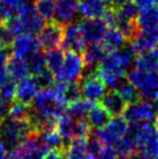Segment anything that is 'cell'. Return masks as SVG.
I'll list each match as a JSON object with an SVG mask.
<instances>
[{
	"mask_svg": "<svg viewBox=\"0 0 158 159\" xmlns=\"http://www.w3.org/2000/svg\"><path fill=\"white\" fill-rule=\"evenodd\" d=\"M134 2L136 4V6L138 7L140 11H143V9L150 8L155 6V0H134Z\"/></svg>",
	"mask_w": 158,
	"mask_h": 159,
	"instance_id": "60d3db41",
	"label": "cell"
},
{
	"mask_svg": "<svg viewBox=\"0 0 158 159\" xmlns=\"http://www.w3.org/2000/svg\"><path fill=\"white\" fill-rule=\"evenodd\" d=\"M13 40L14 37L6 29V27L0 26V48H9Z\"/></svg>",
	"mask_w": 158,
	"mask_h": 159,
	"instance_id": "8d00e7d4",
	"label": "cell"
},
{
	"mask_svg": "<svg viewBox=\"0 0 158 159\" xmlns=\"http://www.w3.org/2000/svg\"><path fill=\"white\" fill-rule=\"evenodd\" d=\"M80 93L91 102L100 101L106 94V84L97 71H90L80 79Z\"/></svg>",
	"mask_w": 158,
	"mask_h": 159,
	"instance_id": "52a82bcc",
	"label": "cell"
},
{
	"mask_svg": "<svg viewBox=\"0 0 158 159\" xmlns=\"http://www.w3.org/2000/svg\"><path fill=\"white\" fill-rule=\"evenodd\" d=\"M137 52L132 44H124L121 49L109 52L98 66V75L104 80L106 86L116 89L118 84L124 80L127 69L135 63Z\"/></svg>",
	"mask_w": 158,
	"mask_h": 159,
	"instance_id": "6da1fadb",
	"label": "cell"
},
{
	"mask_svg": "<svg viewBox=\"0 0 158 159\" xmlns=\"http://www.w3.org/2000/svg\"><path fill=\"white\" fill-rule=\"evenodd\" d=\"M0 159H8V152L1 143H0Z\"/></svg>",
	"mask_w": 158,
	"mask_h": 159,
	"instance_id": "b9f144b4",
	"label": "cell"
},
{
	"mask_svg": "<svg viewBox=\"0 0 158 159\" xmlns=\"http://www.w3.org/2000/svg\"><path fill=\"white\" fill-rule=\"evenodd\" d=\"M78 0H57V7L55 13V22L65 27L72 22L78 12Z\"/></svg>",
	"mask_w": 158,
	"mask_h": 159,
	"instance_id": "2e32d148",
	"label": "cell"
},
{
	"mask_svg": "<svg viewBox=\"0 0 158 159\" xmlns=\"http://www.w3.org/2000/svg\"><path fill=\"white\" fill-rule=\"evenodd\" d=\"M106 51L104 47L99 43H92L86 47V49L83 52V59L85 63V67L87 69V71H97L98 66L101 64V62L105 59Z\"/></svg>",
	"mask_w": 158,
	"mask_h": 159,
	"instance_id": "d6986e66",
	"label": "cell"
},
{
	"mask_svg": "<svg viewBox=\"0 0 158 159\" xmlns=\"http://www.w3.org/2000/svg\"><path fill=\"white\" fill-rule=\"evenodd\" d=\"M115 157H116V152L114 148H112L110 145H106L100 152V155L97 157V159H115Z\"/></svg>",
	"mask_w": 158,
	"mask_h": 159,
	"instance_id": "74e56055",
	"label": "cell"
},
{
	"mask_svg": "<svg viewBox=\"0 0 158 159\" xmlns=\"http://www.w3.org/2000/svg\"><path fill=\"white\" fill-rule=\"evenodd\" d=\"M120 159H123V158H120Z\"/></svg>",
	"mask_w": 158,
	"mask_h": 159,
	"instance_id": "7dc6e473",
	"label": "cell"
},
{
	"mask_svg": "<svg viewBox=\"0 0 158 159\" xmlns=\"http://www.w3.org/2000/svg\"><path fill=\"white\" fill-rule=\"evenodd\" d=\"M130 159H152V158H150V157H148V156H145V155H143V153H141L140 152L138 155H137V153L136 155H134Z\"/></svg>",
	"mask_w": 158,
	"mask_h": 159,
	"instance_id": "7bdbcfd3",
	"label": "cell"
},
{
	"mask_svg": "<svg viewBox=\"0 0 158 159\" xmlns=\"http://www.w3.org/2000/svg\"><path fill=\"white\" fill-rule=\"evenodd\" d=\"M85 69L83 56L80 53L67 51L61 69L55 73V78L58 83H77L83 78Z\"/></svg>",
	"mask_w": 158,
	"mask_h": 159,
	"instance_id": "5b68a950",
	"label": "cell"
},
{
	"mask_svg": "<svg viewBox=\"0 0 158 159\" xmlns=\"http://www.w3.org/2000/svg\"><path fill=\"white\" fill-rule=\"evenodd\" d=\"M4 19H2V16H1V14H0V23H1V21H2Z\"/></svg>",
	"mask_w": 158,
	"mask_h": 159,
	"instance_id": "f6af8a7d",
	"label": "cell"
},
{
	"mask_svg": "<svg viewBox=\"0 0 158 159\" xmlns=\"http://www.w3.org/2000/svg\"><path fill=\"white\" fill-rule=\"evenodd\" d=\"M135 69L144 72H156L158 70V48L140 53L135 59Z\"/></svg>",
	"mask_w": 158,
	"mask_h": 159,
	"instance_id": "cb8c5ba5",
	"label": "cell"
},
{
	"mask_svg": "<svg viewBox=\"0 0 158 159\" xmlns=\"http://www.w3.org/2000/svg\"><path fill=\"white\" fill-rule=\"evenodd\" d=\"M65 58V53L62 49H53L47 51L45 55V61H47V67L53 72V75L61 69L62 64L64 62Z\"/></svg>",
	"mask_w": 158,
	"mask_h": 159,
	"instance_id": "1f68e13d",
	"label": "cell"
},
{
	"mask_svg": "<svg viewBox=\"0 0 158 159\" xmlns=\"http://www.w3.org/2000/svg\"><path fill=\"white\" fill-rule=\"evenodd\" d=\"M100 105L105 108L110 116H115V117L123 114V111L127 107L126 101L116 92V89H113V91L106 93L104 98L100 100Z\"/></svg>",
	"mask_w": 158,
	"mask_h": 159,
	"instance_id": "ffe728a7",
	"label": "cell"
},
{
	"mask_svg": "<svg viewBox=\"0 0 158 159\" xmlns=\"http://www.w3.org/2000/svg\"><path fill=\"white\" fill-rule=\"evenodd\" d=\"M155 2H158V0H155Z\"/></svg>",
	"mask_w": 158,
	"mask_h": 159,
	"instance_id": "bcb514c9",
	"label": "cell"
},
{
	"mask_svg": "<svg viewBox=\"0 0 158 159\" xmlns=\"http://www.w3.org/2000/svg\"><path fill=\"white\" fill-rule=\"evenodd\" d=\"M116 92L122 97V99L126 101V103H135V102L140 101L141 95L140 92L134 85L129 81V80H122L118 86L116 87Z\"/></svg>",
	"mask_w": 158,
	"mask_h": 159,
	"instance_id": "f1b7e54d",
	"label": "cell"
},
{
	"mask_svg": "<svg viewBox=\"0 0 158 159\" xmlns=\"http://www.w3.org/2000/svg\"><path fill=\"white\" fill-rule=\"evenodd\" d=\"M158 115V100H144L130 103L123 111V117L130 123L156 121Z\"/></svg>",
	"mask_w": 158,
	"mask_h": 159,
	"instance_id": "8992f818",
	"label": "cell"
},
{
	"mask_svg": "<svg viewBox=\"0 0 158 159\" xmlns=\"http://www.w3.org/2000/svg\"><path fill=\"white\" fill-rule=\"evenodd\" d=\"M35 6L37 13L42 16L44 21H50L55 18L56 7H57V0H35Z\"/></svg>",
	"mask_w": 158,
	"mask_h": 159,
	"instance_id": "4dcf8cb0",
	"label": "cell"
},
{
	"mask_svg": "<svg viewBox=\"0 0 158 159\" xmlns=\"http://www.w3.org/2000/svg\"><path fill=\"white\" fill-rule=\"evenodd\" d=\"M94 106V102H91L86 99H79L73 103H71L66 108V114L75 117L77 120H85V117L88 115L90 111Z\"/></svg>",
	"mask_w": 158,
	"mask_h": 159,
	"instance_id": "83f0119b",
	"label": "cell"
},
{
	"mask_svg": "<svg viewBox=\"0 0 158 159\" xmlns=\"http://www.w3.org/2000/svg\"><path fill=\"white\" fill-rule=\"evenodd\" d=\"M36 136L28 119L6 117L0 123V143L7 152L15 150L28 138Z\"/></svg>",
	"mask_w": 158,
	"mask_h": 159,
	"instance_id": "7a4b0ae2",
	"label": "cell"
},
{
	"mask_svg": "<svg viewBox=\"0 0 158 159\" xmlns=\"http://www.w3.org/2000/svg\"><path fill=\"white\" fill-rule=\"evenodd\" d=\"M64 27L58 25L57 22H49L40 31L39 41L40 44L44 50H53L58 48V45L63 42Z\"/></svg>",
	"mask_w": 158,
	"mask_h": 159,
	"instance_id": "7c38bea8",
	"label": "cell"
},
{
	"mask_svg": "<svg viewBox=\"0 0 158 159\" xmlns=\"http://www.w3.org/2000/svg\"><path fill=\"white\" fill-rule=\"evenodd\" d=\"M11 47L9 48H0V86L8 79V65L9 58H11Z\"/></svg>",
	"mask_w": 158,
	"mask_h": 159,
	"instance_id": "e575fe53",
	"label": "cell"
},
{
	"mask_svg": "<svg viewBox=\"0 0 158 159\" xmlns=\"http://www.w3.org/2000/svg\"><path fill=\"white\" fill-rule=\"evenodd\" d=\"M128 129L129 127H128L127 121L124 120V117L118 116V117L109 120V122L106 124L104 128L95 133H97L99 139L104 143V145H110L126 136Z\"/></svg>",
	"mask_w": 158,
	"mask_h": 159,
	"instance_id": "9c48e42d",
	"label": "cell"
},
{
	"mask_svg": "<svg viewBox=\"0 0 158 159\" xmlns=\"http://www.w3.org/2000/svg\"><path fill=\"white\" fill-rule=\"evenodd\" d=\"M41 44L37 37L30 34H22L16 36L11 44V51L13 56L22 58L25 61L30 59L36 53L41 52Z\"/></svg>",
	"mask_w": 158,
	"mask_h": 159,
	"instance_id": "ba28073f",
	"label": "cell"
},
{
	"mask_svg": "<svg viewBox=\"0 0 158 159\" xmlns=\"http://www.w3.org/2000/svg\"><path fill=\"white\" fill-rule=\"evenodd\" d=\"M137 25L142 28H149V27L158 26V8L157 7H150V8L140 11L137 16Z\"/></svg>",
	"mask_w": 158,
	"mask_h": 159,
	"instance_id": "f546056e",
	"label": "cell"
},
{
	"mask_svg": "<svg viewBox=\"0 0 158 159\" xmlns=\"http://www.w3.org/2000/svg\"><path fill=\"white\" fill-rule=\"evenodd\" d=\"M107 8L105 0H79L78 12L84 19H102Z\"/></svg>",
	"mask_w": 158,
	"mask_h": 159,
	"instance_id": "e0dca14e",
	"label": "cell"
},
{
	"mask_svg": "<svg viewBox=\"0 0 158 159\" xmlns=\"http://www.w3.org/2000/svg\"><path fill=\"white\" fill-rule=\"evenodd\" d=\"M155 122H156V124H155V125H156V127H157V129H158V115H157V117H156V121H155Z\"/></svg>",
	"mask_w": 158,
	"mask_h": 159,
	"instance_id": "ee69618b",
	"label": "cell"
},
{
	"mask_svg": "<svg viewBox=\"0 0 158 159\" xmlns=\"http://www.w3.org/2000/svg\"><path fill=\"white\" fill-rule=\"evenodd\" d=\"M19 22L22 27L23 34H40V31L43 29L44 20L42 16L37 13L35 6H33L29 2H26L25 6L22 7L21 12L16 16Z\"/></svg>",
	"mask_w": 158,
	"mask_h": 159,
	"instance_id": "30bf717a",
	"label": "cell"
},
{
	"mask_svg": "<svg viewBox=\"0 0 158 159\" xmlns=\"http://www.w3.org/2000/svg\"><path fill=\"white\" fill-rule=\"evenodd\" d=\"M128 134L135 138L141 153L150 158H158V129L149 122L132 123Z\"/></svg>",
	"mask_w": 158,
	"mask_h": 159,
	"instance_id": "3957f363",
	"label": "cell"
},
{
	"mask_svg": "<svg viewBox=\"0 0 158 159\" xmlns=\"http://www.w3.org/2000/svg\"><path fill=\"white\" fill-rule=\"evenodd\" d=\"M29 69H30V73L35 75L37 73H40L42 70L45 69L47 65V61H45V55H43L42 52L36 53L35 56H33L30 59L27 61Z\"/></svg>",
	"mask_w": 158,
	"mask_h": 159,
	"instance_id": "d590c367",
	"label": "cell"
},
{
	"mask_svg": "<svg viewBox=\"0 0 158 159\" xmlns=\"http://www.w3.org/2000/svg\"><path fill=\"white\" fill-rule=\"evenodd\" d=\"M40 91L41 89L35 77H28L16 84L15 101L25 103V105H31Z\"/></svg>",
	"mask_w": 158,
	"mask_h": 159,
	"instance_id": "9a60e30c",
	"label": "cell"
},
{
	"mask_svg": "<svg viewBox=\"0 0 158 159\" xmlns=\"http://www.w3.org/2000/svg\"><path fill=\"white\" fill-rule=\"evenodd\" d=\"M25 0H0V14L5 21L16 18L25 6Z\"/></svg>",
	"mask_w": 158,
	"mask_h": 159,
	"instance_id": "4316f807",
	"label": "cell"
},
{
	"mask_svg": "<svg viewBox=\"0 0 158 159\" xmlns=\"http://www.w3.org/2000/svg\"><path fill=\"white\" fill-rule=\"evenodd\" d=\"M15 92H16V84L14 80L8 78L0 86V99L11 103L13 100H15Z\"/></svg>",
	"mask_w": 158,
	"mask_h": 159,
	"instance_id": "836d02e7",
	"label": "cell"
},
{
	"mask_svg": "<svg viewBox=\"0 0 158 159\" xmlns=\"http://www.w3.org/2000/svg\"><path fill=\"white\" fill-rule=\"evenodd\" d=\"M66 159H93L87 151V137H78L69 143Z\"/></svg>",
	"mask_w": 158,
	"mask_h": 159,
	"instance_id": "7402d4cb",
	"label": "cell"
},
{
	"mask_svg": "<svg viewBox=\"0 0 158 159\" xmlns=\"http://www.w3.org/2000/svg\"><path fill=\"white\" fill-rule=\"evenodd\" d=\"M63 48L71 52L83 53L86 49V41L84 39L83 33L80 30L79 22H71L64 27L63 34Z\"/></svg>",
	"mask_w": 158,
	"mask_h": 159,
	"instance_id": "8fae6325",
	"label": "cell"
},
{
	"mask_svg": "<svg viewBox=\"0 0 158 159\" xmlns=\"http://www.w3.org/2000/svg\"><path fill=\"white\" fill-rule=\"evenodd\" d=\"M34 77H35L36 81H37L41 89H51V87L55 86V79H56L55 75L49 70L48 67H45L44 70H42L40 73L35 75Z\"/></svg>",
	"mask_w": 158,
	"mask_h": 159,
	"instance_id": "d6a6232c",
	"label": "cell"
},
{
	"mask_svg": "<svg viewBox=\"0 0 158 159\" xmlns=\"http://www.w3.org/2000/svg\"><path fill=\"white\" fill-rule=\"evenodd\" d=\"M9 108H11V106H9L8 102H6L0 99V123L8 116Z\"/></svg>",
	"mask_w": 158,
	"mask_h": 159,
	"instance_id": "ab89813d",
	"label": "cell"
},
{
	"mask_svg": "<svg viewBox=\"0 0 158 159\" xmlns=\"http://www.w3.org/2000/svg\"><path fill=\"white\" fill-rule=\"evenodd\" d=\"M7 71H8V77L14 81H21L28 78L30 75V69L27 61L15 56H12L9 58Z\"/></svg>",
	"mask_w": 158,
	"mask_h": 159,
	"instance_id": "44dd1931",
	"label": "cell"
},
{
	"mask_svg": "<svg viewBox=\"0 0 158 159\" xmlns=\"http://www.w3.org/2000/svg\"><path fill=\"white\" fill-rule=\"evenodd\" d=\"M132 44L138 55L156 49L158 45V26L140 29L138 35Z\"/></svg>",
	"mask_w": 158,
	"mask_h": 159,
	"instance_id": "5bb4252c",
	"label": "cell"
},
{
	"mask_svg": "<svg viewBox=\"0 0 158 159\" xmlns=\"http://www.w3.org/2000/svg\"><path fill=\"white\" fill-rule=\"evenodd\" d=\"M43 159H66V149L50 151L44 156Z\"/></svg>",
	"mask_w": 158,
	"mask_h": 159,
	"instance_id": "f35d334b",
	"label": "cell"
},
{
	"mask_svg": "<svg viewBox=\"0 0 158 159\" xmlns=\"http://www.w3.org/2000/svg\"><path fill=\"white\" fill-rule=\"evenodd\" d=\"M115 13L116 20L123 21H137L140 9L134 2V0H118L113 5L108 6Z\"/></svg>",
	"mask_w": 158,
	"mask_h": 159,
	"instance_id": "ac0fdd59",
	"label": "cell"
},
{
	"mask_svg": "<svg viewBox=\"0 0 158 159\" xmlns=\"http://www.w3.org/2000/svg\"><path fill=\"white\" fill-rule=\"evenodd\" d=\"M126 42H127L126 39L118 29L110 28V29H107V31L105 33V35L101 40V45L104 47L106 51L113 52L122 48L126 44Z\"/></svg>",
	"mask_w": 158,
	"mask_h": 159,
	"instance_id": "d4e9b609",
	"label": "cell"
},
{
	"mask_svg": "<svg viewBox=\"0 0 158 159\" xmlns=\"http://www.w3.org/2000/svg\"><path fill=\"white\" fill-rule=\"evenodd\" d=\"M128 80L132 83L141 98L144 100H158V72H144L132 69L128 72Z\"/></svg>",
	"mask_w": 158,
	"mask_h": 159,
	"instance_id": "277c9868",
	"label": "cell"
},
{
	"mask_svg": "<svg viewBox=\"0 0 158 159\" xmlns=\"http://www.w3.org/2000/svg\"><path fill=\"white\" fill-rule=\"evenodd\" d=\"M114 150L116 152V155H118L121 158L129 159L134 155H136L137 143L135 141V138L127 133L126 136L122 137L121 139H118L116 143H114Z\"/></svg>",
	"mask_w": 158,
	"mask_h": 159,
	"instance_id": "484cf974",
	"label": "cell"
},
{
	"mask_svg": "<svg viewBox=\"0 0 158 159\" xmlns=\"http://www.w3.org/2000/svg\"><path fill=\"white\" fill-rule=\"evenodd\" d=\"M110 115L101 105H94L87 115V123L91 130L98 131L109 122Z\"/></svg>",
	"mask_w": 158,
	"mask_h": 159,
	"instance_id": "603a6c76",
	"label": "cell"
},
{
	"mask_svg": "<svg viewBox=\"0 0 158 159\" xmlns=\"http://www.w3.org/2000/svg\"><path fill=\"white\" fill-rule=\"evenodd\" d=\"M80 30L86 43H99L107 31V25L102 19H84L79 22Z\"/></svg>",
	"mask_w": 158,
	"mask_h": 159,
	"instance_id": "4fadbf2b",
	"label": "cell"
}]
</instances>
